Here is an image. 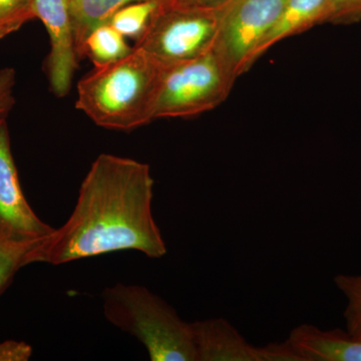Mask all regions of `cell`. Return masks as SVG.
Wrapping results in <instances>:
<instances>
[{
	"mask_svg": "<svg viewBox=\"0 0 361 361\" xmlns=\"http://www.w3.org/2000/svg\"><path fill=\"white\" fill-rule=\"evenodd\" d=\"M153 198L148 164L102 154L82 180L71 217L39 244L35 262L61 265L123 250L163 257L167 247Z\"/></svg>",
	"mask_w": 361,
	"mask_h": 361,
	"instance_id": "cell-1",
	"label": "cell"
},
{
	"mask_svg": "<svg viewBox=\"0 0 361 361\" xmlns=\"http://www.w3.org/2000/svg\"><path fill=\"white\" fill-rule=\"evenodd\" d=\"M166 66L134 47L125 58L96 66L78 82L75 106L109 130H130L153 122Z\"/></svg>",
	"mask_w": 361,
	"mask_h": 361,
	"instance_id": "cell-2",
	"label": "cell"
},
{
	"mask_svg": "<svg viewBox=\"0 0 361 361\" xmlns=\"http://www.w3.org/2000/svg\"><path fill=\"white\" fill-rule=\"evenodd\" d=\"M103 308L106 320L141 342L152 361H198L192 323L146 287H108Z\"/></svg>",
	"mask_w": 361,
	"mask_h": 361,
	"instance_id": "cell-3",
	"label": "cell"
},
{
	"mask_svg": "<svg viewBox=\"0 0 361 361\" xmlns=\"http://www.w3.org/2000/svg\"><path fill=\"white\" fill-rule=\"evenodd\" d=\"M237 78L215 47L200 56L166 66L154 120L187 118L217 108Z\"/></svg>",
	"mask_w": 361,
	"mask_h": 361,
	"instance_id": "cell-4",
	"label": "cell"
},
{
	"mask_svg": "<svg viewBox=\"0 0 361 361\" xmlns=\"http://www.w3.org/2000/svg\"><path fill=\"white\" fill-rule=\"evenodd\" d=\"M222 6L206 8L161 0L148 30L135 47L165 65L200 56L215 47Z\"/></svg>",
	"mask_w": 361,
	"mask_h": 361,
	"instance_id": "cell-5",
	"label": "cell"
},
{
	"mask_svg": "<svg viewBox=\"0 0 361 361\" xmlns=\"http://www.w3.org/2000/svg\"><path fill=\"white\" fill-rule=\"evenodd\" d=\"M286 0H229L222 6L215 49L235 77L254 65L258 45L276 23Z\"/></svg>",
	"mask_w": 361,
	"mask_h": 361,
	"instance_id": "cell-6",
	"label": "cell"
},
{
	"mask_svg": "<svg viewBox=\"0 0 361 361\" xmlns=\"http://www.w3.org/2000/svg\"><path fill=\"white\" fill-rule=\"evenodd\" d=\"M54 228L37 217L21 189L6 116L0 118V239L39 241Z\"/></svg>",
	"mask_w": 361,
	"mask_h": 361,
	"instance_id": "cell-7",
	"label": "cell"
},
{
	"mask_svg": "<svg viewBox=\"0 0 361 361\" xmlns=\"http://www.w3.org/2000/svg\"><path fill=\"white\" fill-rule=\"evenodd\" d=\"M198 361H298L287 341L255 346L222 317L192 322Z\"/></svg>",
	"mask_w": 361,
	"mask_h": 361,
	"instance_id": "cell-8",
	"label": "cell"
},
{
	"mask_svg": "<svg viewBox=\"0 0 361 361\" xmlns=\"http://www.w3.org/2000/svg\"><path fill=\"white\" fill-rule=\"evenodd\" d=\"M35 18L42 21L51 39L47 73L54 94L66 97L78 68L71 0H32Z\"/></svg>",
	"mask_w": 361,
	"mask_h": 361,
	"instance_id": "cell-9",
	"label": "cell"
},
{
	"mask_svg": "<svg viewBox=\"0 0 361 361\" xmlns=\"http://www.w3.org/2000/svg\"><path fill=\"white\" fill-rule=\"evenodd\" d=\"M298 361H361V341L345 329L294 327L286 339Z\"/></svg>",
	"mask_w": 361,
	"mask_h": 361,
	"instance_id": "cell-10",
	"label": "cell"
},
{
	"mask_svg": "<svg viewBox=\"0 0 361 361\" xmlns=\"http://www.w3.org/2000/svg\"><path fill=\"white\" fill-rule=\"evenodd\" d=\"M331 16L329 0H286L276 23L258 45L253 63L277 42L331 20Z\"/></svg>",
	"mask_w": 361,
	"mask_h": 361,
	"instance_id": "cell-11",
	"label": "cell"
},
{
	"mask_svg": "<svg viewBox=\"0 0 361 361\" xmlns=\"http://www.w3.org/2000/svg\"><path fill=\"white\" fill-rule=\"evenodd\" d=\"M142 0H71V16L78 59L85 58V44L99 26L110 23L122 7Z\"/></svg>",
	"mask_w": 361,
	"mask_h": 361,
	"instance_id": "cell-12",
	"label": "cell"
},
{
	"mask_svg": "<svg viewBox=\"0 0 361 361\" xmlns=\"http://www.w3.org/2000/svg\"><path fill=\"white\" fill-rule=\"evenodd\" d=\"M133 49L123 35L110 23H106L90 33L85 42V54L92 59L94 66H102L125 58Z\"/></svg>",
	"mask_w": 361,
	"mask_h": 361,
	"instance_id": "cell-13",
	"label": "cell"
},
{
	"mask_svg": "<svg viewBox=\"0 0 361 361\" xmlns=\"http://www.w3.org/2000/svg\"><path fill=\"white\" fill-rule=\"evenodd\" d=\"M161 0H142L122 7L111 18L110 25L121 35L139 40L160 7Z\"/></svg>",
	"mask_w": 361,
	"mask_h": 361,
	"instance_id": "cell-14",
	"label": "cell"
},
{
	"mask_svg": "<svg viewBox=\"0 0 361 361\" xmlns=\"http://www.w3.org/2000/svg\"><path fill=\"white\" fill-rule=\"evenodd\" d=\"M44 240L23 242L0 239V293L18 270L35 263V250Z\"/></svg>",
	"mask_w": 361,
	"mask_h": 361,
	"instance_id": "cell-15",
	"label": "cell"
},
{
	"mask_svg": "<svg viewBox=\"0 0 361 361\" xmlns=\"http://www.w3.org/2000/svg\"><path fill=\"white\" fill-rule=\"evenodd\" d=\"M334 282L346 301L343 310L345 330L361 341V274H337Z\"/></svg>",
	"mask_w": 361,
	"mask_h": 361,
	"instance_id": "cell-16",
	"label": "cell"
},
{
	"mask_svg": "<svg viewBox=\"0 0 361 361\" xmlns=\"http://www.w3.org/2000/svg\"><path fill=\"white\" fill-rule=\"evenodd\" d=\"M35 18L32 0H0V39Z\"/></svg>",
	"mask_w": 361,
	"mask_h": 361,
	"instance_id": "cell-17",
	"label": "cell"
},
{
	"mask_svg": "<svg viewBox=\"0 0 361 361\" xmlns=\"http://www.w3.org/2000/svg\"><path fill=\"white\" fill-rule=\"evenodd\" d=\"M16 75L13 68L0 70V118L6 116L16 104L14 87Z\"/></svg>",
	"mask_w": 361,
	"mask_h": 361,
	"instance_id": "cell-18",
	"label": "cell"
},
{
	"mask_svg": "<svg viewBox=\"0 0 361 361\" xmlns=\"http://www.w3.org/2000/svg\"><path fill=\"white\" fill-rule=\"evenodd\" d=\"M32 355V346L25 342L7 341L0 343V361H26Z\"/></svg>",
	"mask_w": 361,
	"mask_h": 361,
	"instance_id": "cell-19",
	"label": "cell"
},
{
	"mask_svg": "<svg viewBox=\"0 0 361 361\" xmlns=\"http://www.w3.org/2000/svg\"><path fill=\"white\" fill-rule=\"evenodd\" d=\"M332 20L351 18L361 14V0H329Z\"/></svg>",
	"mask_w": 361,
	"mask_h": 361,
	"instance_id": "cell-20",
	"label": "cell"
},
{
	"mask_svg": "<svg viewBox=\"0 0 361 361\" xmlns=\"http://www.w3.org/2000/svg\"><path fill=\"white\" fill-rule=\"evenodd\" d=\"M174 1L184 6L216 8V7L224 6L229 0H174Z\"/></svg>",
	"mask_w": 361,
	"mask_h": 361,
	"instance_id": "cell-21",
	"label": "cell"
}]
</instances>
